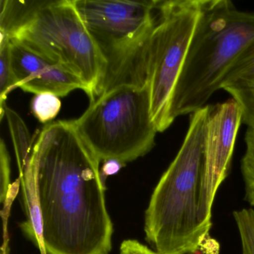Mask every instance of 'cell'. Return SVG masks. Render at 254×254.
I'll use <instances>...</instances> for the list:
<instances>
[{
    "mask_svg": "<svg viewBox=\"0 0 254 254\" xmlns=\"http://www.w3.org/2000/svg\"><path fill=\"white\" fill-rule=\"evenodd\" d=\"M4 117H6L20 176L30 160L35 140L31 136L24 120L15 111L5 107Z\"/></svg>",
    "mask_w": 254,
    "mask_h": 254,
    "instance_id": "30bf717a",
    "label": "cell"
},
{
    "mask_svg": "<svg viewBox=\"0 0 254 254\" xmlns=\"http://www.w3.org/2000/svg\"><path fill=\"white\" fill-rule=\"evenodd\" d=\"M31 108L34 116L41 123H50L60 112L62 102L59 96L52 93L35 95L32 99Z\"/></svg>",
    "mask_w": 254,
    "mask_h": 254,
    "instance_id": "9a60e30c",
    "label": "cell"
},
{
    "mask_svg": "<svg viewBox=\"0 0 254 254\" xmlns=\"http://www.w3.org/2000/svg\"><path fill=\"white\" fill-rule=\"evenodd\" d=\"M73 2L105 64L97 97L119 86L146 85L148 49L158 17V0Z\"/></svg>",
    "mask_w": 254,
    "mask_h": 254,
    "instance_id": "277c9868",
    "label": "cell"
},
{
    "mask_svg": "<svg viewBox=\"0 0 254 254\" xmlns=\"http://www.w3.org/2000/svg\"><path fill=\"white\" fill-rule=\"evenodd\" d=\"M44 1H0V36L10 38Z\"/></svg>",
    "mask_w": 254,
    "mask_h": 254,
    "instance_id": "8fae6325",
    "label": "cell"
},
{
    "mask_svg": "<svg viewBox=\"0 0 254 254\" xmlns=\"http://www.w3.org/2000/svg\"><path fill=\"white\" fill-rule=\"evenodd\" d=\"M100 160L74 120L46 125L29 163L36 173L47 254H109L114 225L107 209Z\"/></svg>",
    "mask_w": 254,
    "mask_h": 254,
    "instance_id": "6da1fadb",
    "label": "cell"
},
{
    "mask_svg": "<svg viewBox=\"0 0 254 254\" xmlns=\"http://www.w3.org/2000/svg\"><path fill=\"white\" fill-rule=\"evenodd\" d=\"M11 41V62L17 86L38 95L64 97L75 90L86 93L84 83L66 67L15 41Z\"/></svg>",
    "mask_w": 254,
    "mask_h": 254,
    "instance_id": "9c48e42d",
    "label": "cell"
},
{
    "mask_svg": "<svg viewBox=\"0 0 254 254\" xmlns=\"http://www.w3.org/2000/svg\"><path fill=\"white\" fill-rule=\"evenodd\" d=\"M74 123L100 161L123 164L150 152L158 133L151 117L148 84L119 86L103 93Z\"/></svg>",
    "mask_w": 254,
    "mask_h": 254,
    "instance_id": "5b68a950",
    "label": "cell"
},
{
    "mask_svg": "<svg viewBox=\"0 0 254 254\" xmlns=\"http://www.w3.org/2000/svg\"><path fill=\"white\" fill-rule=\"evenodd\" d=\"M254 41V14L240 11L229 0H201L172 99V120L206 106L221 90L232 65Z\"/></svg>",
    "mask_w": 254,
    "mask_h": 254,
    "instance_id": "3957f363",
    "label": "cell"
},
{
    "mask_svg": "<svg viewBox=\"0 0 254 254\" xmlns=\"http://www.w3.org/2000/svg\"><path fill=\"white\" fill-rule=\"evenodd\" d=\"M244 124L246 125L248 127L254 128V113L251 115L248 116L246 118L243 119Z\"/></svg>",
    "mask_w": 254,
    "mask_h": 254,
    "instance_id": "ffe728a7",
    "label": "cell"
},
{
    "mask_svg": "<svg viewBox=\"0 0 254 254\" xmlns=\"http://www.w3.org/2000/svg\"><path fill=\"white\" fill-rule=\"evenodd\" d=\"M8 39L63 65L84 83L90 102L97 97L105 64L73 0L44 1Z\"/></svg>",
    "mask_w": 254,
    "mask_h": 254,
    "instance_id": "8992f818",
    "label": "cell"
},
{
    "mask_svg": "<svg viewBox=\"0 0 254 254\" xmlns=\"http://www.w3.org/2000/svg\"><path fill=\"white\" fill-rule=\"evenodd\" d=\"M254 73V41L240 55L224 78L223 85ZM222 88V87H221Z\"/></svg>",
    "mask_w": 254,
    "mask_h": 254,
    "instance_id": "2e32d148",
    "label": "cell"
},
{
    "mask_svg": "<svg viewBox=\"0 0 254 254\" xmlns=\"http://www.w3.org/2000/svg\"><path fill=\"white\" fill-rule=\"evenodd\" d=\"M120 254H159L154 250L134 239H126L122 242Z\"/></svg>",
    "mask_w": 254,
    "mask_h": 254,
    "instance_id": "ac0fdd59",
    "label": "cell"
},
{
    "mask_svg": "<svg viewBox=\"0 0 254 254\" xmlns=\"http://www.w3.org/2000/svg\"><path fill=\"white\" fill-rule=\"evenodd\" d=\"M225 90L240 105L243 119L254 113V73L223 85Z\"/></svg>",
    "mask_w": 254,
    "mask_h": 254,
    "instance_id": "4fadbf2b",
    "label": "cell"
},
{
    "mask_svg": "<svg viewBox=\"0 0 254 254\" xmlns=\"http://www.w3.org/2000/svg\"><path fill=\"white\" fill-rule=\"evenodd\" d=\"M1 254H10L9 238L8 227L3 228V243L1 248Z\"/></svg>",
    "mask_w": 254,
    "mask_h": 254,
    "instance_id": "d6986e66",
    "label": "cell"
},
{
    "mask_svg": "<svg viewBox=\"0 0 254 254\" xmlns=\"http://www.w3.org/2000/svg\"><path fill=\"white\" fill-rule=\"evenodd\" d=\"M201 0H158V17L147 64L151 113L157 131L174 123L171 107L175 87L200 13Z\"/></svg>",
    "mask_w": 254,
    "mask_h": 254,
    "instance_id": "52a82bcc",
    "label": "cell"
},
{
    "mask_svg": "<svg viewBox=\"0 0 254 254\" xmlns=\"http://www.w3.org/2000/svg\"><path fill=\"white\" fill-rule=\"evenodd\" d=\"M243 123L240 105L231 99L210 105L203 138L199 220L209 236L212 227V207L220 186L230 173L236 136Z\"/></svg>",
    "mask_w": 254,
    "mask_h": 254,
    "instance_id": "ba28073f",
    "label": "cell"
},
{
    "mask_svg": "<svg viewBox=\"0 0 254 254\" xmlns=\"http://www.w3.org/2000/svg\"><path fill=\"white\" fill-rule=\"evenodd\" d=\"M210 105L190 114L175 159L157 183L145 210L144 231L159 254H195L211 238L199 220L202 154Z\"/></svg>",
    "mask_w": 254,
    "mask_h": 254,
    "instance_id": "7a4b0ae2",
    "label": "cell"
},
{
    "mask_svg": "<svg viewBox=\"0 0 254 254\" xmlns=\"http://www.w3.org/2000/svg\"><path fill=\"white\" fill-rule=\"evenodd\" d=\"M12 194L9 153L2 139L0 142V203L5 204Z\"/></svg>",
    "mask_w": 254,
    "mask_h": 254,
    "instance_id": "e0dca14e",
    "label": "cell"
},
{
    "mask_svg": "<svg viewBox=\"0 0 254 254\" xmlns=\"http://www.w3.org/2000/svg\"><path fill=\"white\" fill-rule=\"evenodd\" d=\"M18 88L11 62V41L0 36V120H3L4 110L8 94Z\"/></svg>",
    "mask_w": 254,
    "mask_h": 254,
    "instance_id": "7c38bea8",
    "label": "cell"
},
{
    "mask_svg": "<svg viewBox=\"0 0 254 254\" xmlns=\"http://www.w3.org/2000/svg\"><path fill=\"white\" fill-rule=\"evenodd\" d=\"M245 151L241 160L245 200L254 209V128L248 127L245 135Z\"/></svg>",
    "mask_w": 254,
    "mask_h": 254,
    "instance_id": "5bb4252c",
    "label": "cell"
}]
</instances>
